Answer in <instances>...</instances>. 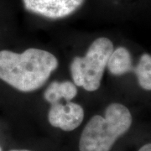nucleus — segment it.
<instances>
[{"label":"nucleus","instance_id":"1a4fd4ad","mask_svg":"<svg viewBox=\"0 0 151 151\" xmlns=\"http://www.w3.org/2000/svg\"><path fill=\"white\" fill-rule=\"evenodd\" d=\"M139 151H151V144H147L142 146Z\"/></svg>","mask_w":151,"mask_h":151},{"label":"nucleus","instance_id":"0eeeda50","mask_svg":"<svg viewBox=\"0 0 151 151\" xmlns=\"http://www.w3.org/2000/svg\"><path fill=\"white\" fill-rule=\"evenodd\" d=\"M108 70L114 76H122L133 71V62L130 52L123 46L113 50L108 61Z\"/></svg>","mask_w":151,"mask_h":151},{"label":"nucleus","instance_id":"f03ea898","mask_svg":"<svg viewBox=\"0 0 151 151\" xmlns=\"http://www.w3.org/2000/svg\"><path fill=\"white\" fill-rule=\"evenodd\" d=\"M132 115L120 103H112L105 116L95 115L87 123L79 141L80 151H110L120 136L129 129Z\"/></svg>","mask_w":151,"mask_h":151},{"label":"nucleus","instance_id":"39448f33","mask_svg":"<svg viewBox=\"0 0 151 151\" xmlns=\"http://www.w3.org/2000/svg\"><path fill=\"white\" fill-rule=\"evenodd\" d=\"M84 119V110L79 104L67 102L65 104H51L48 113L50 124L64 131H72L78 128Z\"/></svg>","mask_w":151,"mask_h":151},{"label":"nucleus","instance_id":"9b49d317","mask_svg":"<svg viewBox=\"0 0 151 151\" xmlns=\"http://www.w3.org/2000/svg\"><path fill=\"white\" fill-rule=\"evenodd\" d=\"M0 151H2V150H1V148H0Z\"/></svg>","mask_w":151,"mask_h":151},{"label":"nucleus","instance_id":"f257e3e1","mask_svg":"<svg viewBox=\"0 0 151 151\" xmlns=\"http://www.w3.org/2000/svg\"><path fill=\"white\" fill-rule=\"evenodd\" d=\"M58 67L54 55L30 48L21 54L0 50V79L23 92L40 88Z\"/></svg>","mask_w":151,"mask_h":151},{"label":"nucleus","instance_id":"423d86ee","mask_svg":"<svg viewBox=\"0 0 151 151\" xmlns=\"http://www.w3.org/2000/svg\"><path fill=\"white\" fill-rule=\"evenodd\" d=\"M77 95V88L74 82L69 81H53L46 88L44 93V97L48 103L54 104L64 98L66 102H70L71 99Z\"/></svg>","mask_w":151,"mask_h":151},{"label":"nucleus","instance_id":"9d476101","mask_svg":"<svg viewBox=\"0 0 151 151\" xmlns=\"http://www.w3.org/2000/svg\"><path fill=\"white\" fill-rule=\"evenodd\" d=\"M10 151H31V150H13Z\"/></svg>","mask_w":151,"mask_h":151},{"label":"nucleus","instance_id":"20e7f679","mask_svg":"<svg viewBox=\"0 0 151 151\" xmlns=\"http://www.w3.org/2000/svg\"><path fill=\"white\" fill-rule=\"evenodd\" d=\"M25 9L39 15L57 19L69 16L79 9L84 0H23Z\"/></svg>","mask_w":151,"mask_h":151},{"label":"nucleus","instance_id":"7ed1b4c3","mask_svg":"<svg viewBox=\"0 0 151 151\" xmlns=\"http://www.w3.org/2000/svg\"><path fill=\"white\" fill-rule=\"evenodd\" d=\"M113 51V42L106 37L95 40L83 57L76 56L70 65L76 86L94 92L100 87L104 70Z\"/></svg>","mask_w":151,"mask_h":151},{"label":"nucleus","instance_id":"6e6552de","mask_svg":"<svg viewBox=\"0 0 151 151\" xmlns=\"http://www.w3.org/2000/svg\"><path fill=\"white\" fill-rule=\"evenodd\" d=\"M139 86L146 91H151V55H141L137 66L134 68Z\"/></svg>","mask_w":151,"mask_h":151}]
</instances>
